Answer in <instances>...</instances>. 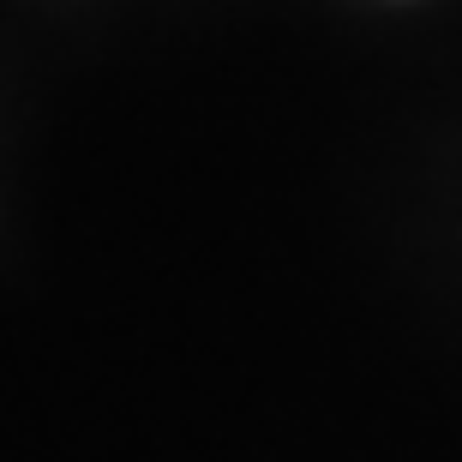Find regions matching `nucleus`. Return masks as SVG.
<instances>
[]
</instances>
